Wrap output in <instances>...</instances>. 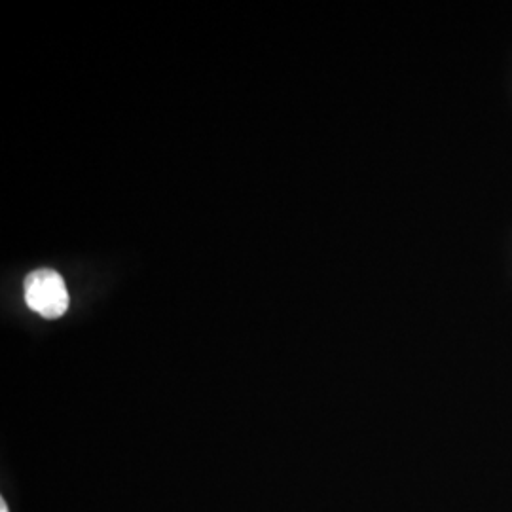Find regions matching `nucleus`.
<instances>
[{"mask_svg":"<svg viewBox=\"0 0 512 512\" xmlns=\"http://www.w3.org/2000/svg\"><path fill=\"white\" fill-rule=\"evenodd\" d=\"M0 512H8V509H6V505L2 503V509H0Z\"/></svg>","mask_w":512,"mask_h":512,"instance_id":"obj_2","label":"nucleus"},{"mask_svg":"<svg viewBox=\"0 0 512 512\" xmlns=\"http://www.w3.org/2000/svg\"><path fill=\"white\" fill-rule=\"evenodd\" d=\"M23 293L27 306L46 319H57L69 310V293L65 281L50 268H40L27 275Z\"/></svg>","mask_w":512,"mask_h":512,"instance_id":"obj_1","label":"nucleus"}]
</instances>
